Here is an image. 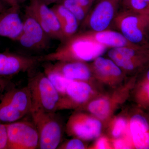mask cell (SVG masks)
Listing matches in <instances>:
<instances>
[{"label": "cell", "mask_w": 149, "mask_h": 149, "mask_svg": "<svg viewBox=\"0 0 149 149\" xmlns=\"http://www.w3.org/2000/svg\"><path fill=\"white\" fill-rule=\"evenodd\" d=\"M94 141L93 144L88 147V149H112L111 141L104 133H103Z\"/></svg>", "instance_id": "27"}, {"label": "cell", "mask_w": 149, "mask_h": 149, "mask_svg": "<svg viewBox=\"0 0 149 149\" xmlns=\"http://www.w3.org/2000/svg\"><path fill=\"white\" fill-rule=\"evenodd\" d=\"M107 56L128 77H134L145 61L134 46L111 48L108 52Z\"/></svg>", "instance_id": "15"}, {"label": "cell", "mask_w": 149, "mask_h": 149, "mask_svg": "<svg viewBox=\"0 0 149 149\" xmlns=\"http://www.w3.org/2000/svg\"><path fill=\"white\" fill-rule=\"evenodd\" d=\"M32 101L27 86L8 89L0 99V123L18 121L31 113Z\"/></svg>", "instance_id": "3"}, {"label": "cell", "mask_w": 149, "mask_h": 149, "mask_svg": "<svg viewBox=\"0 0 149 149\" xmlns=\"http://www.w3.org/2000/svg\"><path fill=\"white\" fill-rule=\"evenodd\" d=\"M57 3L62 4L69 9L77 19L80 24L84 21L90 11L74 3L70 0H60Z\"/></svg>", "instance_id": "23"}, {"label": "cell", "mask_w": 149, "mask_h": 149, "mask_svg": "<svg viewBox=\"0 0 149 149\" xmlns=\"http://www.w3.org/2000/svg\"><path fill=\"white\" fill-rule=\"evenodd\" d=\"M148 20L146 17L139 16L133 11L125 9L118 12L113 24L129 42L135 45L143 40L144 28Z\"/></svg>", "instance_id": "10"}, {"label": "cell", "mask_w": 149, "mask_h": 149, "mask_svg": "<svg viewBox=\"0 0 149 149\" xmlns=\"http://www.w3.org/2000/svg\"><path fill=\"white\" fill-rule=\"evenodd\" d=\"M40 62V56L0 53V78L9 80L10 77L21 72H31Z\"/></svg>", "instance_id": "12"}, {"label": "cell", "mask_w": 149, "mask_h": 149, "mask_svg": "<svg viewBox=\"0 0 149 149\" xmlns=\"http://www.w3.org/2000/svg\"><path fill=\"white\" fill-rule=\"evenodd\" d=\"M111 141L112 149H134L130 134Z\"/></svg>", "instance_id": "26"}, {"label": "cell", "mask_w": 149, "mask_h": 149, "mask_svg": "<svg viewBox=\"0 0 149 149\" xmlns=\"http://www.w3.org/2000/svg\"><path fill=\"white\" fill-rule=\"evenodd\" d=\"M27 86L32 101L31 112L58 111L60 95L44 72L33 73L28 79Z\"/></svg>", "instance_id": "2"}, {"label": "cell", "mask_w": 149, "mask_h": 149, "mask_svg": "<svg viewBox=\"0 0 149 149\" xmlns=\"http://www.w3.org/2000/svg\"><path fill=\"white\" fill-rule=\"evenodd\" d=\"M25 13L35 17L51 39L64 40L57 17L52 8L40 0H30Z\"/></svg>", "instance_id": "11"}, {"label": "cell", "mask_w": 149, "mask_h": 149, "mask_svg": "<svg viewBox=\"0 0 149 149\" xmlns=\"http://www.w3.org/2000/svg\"><path fill=\"white\" fill-rule=\"evenodd\" d=\"M50 39L37 19L25 13L22 32L17 42L26 49L41 50L47 47Z\"/></svg>", "instance_id": "14"}, {"label": "cell", "mask_w": 149, "mask_h": 149, "mask_svg": "<svg viewBox=\"0 0 149 149\" xmlns=\"http://www.w3.org/2000/svg\"><path fill=\"white\" fill-rule=\"evenodd\" d=\"M26 0H23V1H24V2L25 1H26Z\"/></svg>", "instance_id": "35"}, {"label": "cell", "mask_w": 149, "mask_h": 149, "mask_svg": "<svg viewBox=\"0 0 149 149\" xmlns=\"http://www.w3.org/2000/svg\"><path fill=\"white\" fill-rule=\"evenodd\" d=\"M6 125L8 138V149L39 148V133L33 122L18 120Z\"/></svg>", "instance_id": "9"}, {"label": "cell", "mask_w": 149, "mask_h": 149, "mask_svg": "<svg viewBox=\"0 0 149 149\" xmlns=\"http://www.w3.org/2000/svg\"><path fill=\"white\" fill-rule=\"evenodd\" d=\"M8 138L6 125L0 123V149H8Z\"/></svg>", "instance_id": "28"}, {"label": "cell", "mask_w": 149, "mask_h": 149, "mask_svg": "<svg viewBox=\"0 0 149 149\" xmlns=\"http://www.w3.org/2000/svg\"><path fill=\"white\" fill-rule=\"evenodd\" d=\"M48 62L54 70L70 80L96 83L91 64L88 62L56 61L54 63Z\"/></svg>", "instance_id": "16"}, {"label": "cell", "mask_w": 149, "mask_h": 149, "mask_svg": "<svg viewBox=\"0 0 149 149\" xmlns=\"http://www.w3.org/2000/svg\"><path fill=\"white\" fill-rule=\"evenodd\" d=\"M136 106L149 112V81L146 78L137 82L131 91L130 97Z\"/></svg>", "instance_id": "21"}, {"label": "cell", "mask_w": 149, "mask_h": 149, "mask_svg": "<svg viewBox=\"0 0 149 149\" xmlns=\"http://www.w3.org/2000/svg\"><path fill=\"white\" fill-rule=\"evenodd\" d=\"M136 81L135 77H129L119 87L104 91L78 110L88 112L98 118L104 129L116 111L130 97Z\"/></svg>", "instance_id": "1"}, {"label": "cell", "mask_w": 149, "mask_h": 149, "mask_svg": "<svg viewBox=\"0 0 149 149\" xmlns=\"http://www.w3.org/2000/svg\"><path fill=\"white\" fill-rule=\"evenodd\" d=\"M126 110L134 148L149 149V123L147 113L136 106Z\"/></svg>", "instance_id": "13"}, {"label": "cell", "mask_w": 149, "mask_h": 149, "mask_svg": "<svg viewBox=\"0 0 149 149\" xmlns=\"http://www.w3.org/2000/svg\"><path fill=\"white\" fill-rule=\"evenodd\" d=\"M146 78L147 79H148L149 81V70L148 71V72H147Z\"/></svg>", "instance_id": "33"}, {"label": "cell", "mask_w": 149, "mask_h": 149, "mask_svg": "<svg viewBox=\"0 0 149 149\" xmlns=\"http://www.w3.org/2000/svg\"><path fill=\"white\" fill-rule=\"evenodd\" d=\"M9 80L0 78V99L3 96V91H5L8 85Z\"/></svg>", "instance_id": "29"}, {"label": "cell", "mask_w": 149, "mask_h": 149, "mask_svg": "<svg viewBox=\"0 0 149 149\" xmlns=\"http://www.w3.org/2000/svg\"><path fill=\"white\" fill-rule=\"evenodd\" d=\"M104 133L111 140L119 139L130 134L126 110L112 118L105 127Z\"/></svg>", "instance_id": "20"}, {"label": "cell", "mask_w": 149, "mask_h": 149, "mask_svg": "<svg viewBox=\"0 0 149 149\" xmlns=\"http://www.w3.org/2000/svg\"><path fill=\"white\" fill-rule=\"evenodd\" d=\"M122 0H97L82 24L84 31L100 32L109 29L118 13Z\"/></svg>", "instance_id": "7"}, {"label": "cell", "mask_w": 149, "mask_h": 149, "mask_svg": "<svg viewBox=\"0 0 149 149\" xmlns=\"http://www.w3.org/2000/svg\"><path fill=\"white\" fill-rule=\"evenodd\" d=\"M85 38L90 42L104 47L116 48L135 46L126 40L120 32L107 29L100 32L82 31Z\"/></svg>", "instance_id": "18"}, {"label": "cell", "mask_w": 149, "mask_h": 149, "mask_svg": "<svg viewBox=\"0 0 149 149\" xmlns=\"http://www.w3.org/2000/svg\"><path fill=\"white\" fill-rule=\"evenodd\" d=\"M90 64L96 83L104 90L105 88L109 90L119 87L129 78L109 58L100 56Z\"/></svg>", "instance_id": "8"}, {"label": "cell", "mask_w": 149, "mask_h": 149, "mask_svg": "<svg viewBox=\"0 0 149 149\" xmlns=\"http://www.w3.org/2000/svg\"><path fill=\"white\" fill-rule=\"evenodd\" d=\"M52 8L59 22L64 40L72 37L77 33L80 24L69 9L59 3L55 5Z\"/></svg>", "instance_id": "19"}, {"label": "cell", "mask_w": 149, "mask_h": 149, "mask_svg": "<svg viewBox=\"0 0 149 149\" xmlns=\"http://www.w3.org/2000/svg\"><path fill=\"white\" fill-rule=\"evenodd\" d=\"M67 134L87 142L95 141L104 133L103 123L84 111L76 110L70 116L65 127Z\"/></svg>", "instance_id": "5"}, {"label": "cell", "mask_w": 149, "mask_h": 149, "mask_svg": "<svg viewBox=\"0 0 149 149\" xmlns=\"http://www.w3.org/2000/svg\"><path fill=\"white\" fill-rule=\"evenodd\" d=\"M5 9L4 8L1 2L0 1V13L3 10H4Z\"/></svg>", "instance_id": "32"}, {"label": "cell", "mask_w": 149, "mask_h": 149, "mask_svg": "<svg viewBox=\"0 0 149 149\" xmlns=\"http://www.w3.org/2000/svg\"><path fill=\"white\" fill-rule=\"evenodd\" d=\"M147 117H148V120L149 123V112H148V113H147Z\"/></svg>", "instance_id": "34"}, {"label": "cell", "mask_w": 149, "mask_h": 149, "mask_svg": "<svg viewBox=\"0 0 149 149\" xmlns=\"http://www.w3.org/2000/svg\"><path fill=\"white\" fill-rule=\"evenodd\" d=\"M40 1L48 6L52 3H57L60 0H40Z\"/></svg>", "instance_id": "31"}, {"label": "cell", "mask_w": 149, "mask_h": 149, "mask_svg": "<svg viewBox=\"0 0 149 149\" xmlns=\"http://www.w3.org/2000/svg\"><path fill=\"white\" fill-rule=\"evenodd\" d=\"M23 26V20L19 15V6H10L0 13V37L17 41Z\"/></svg>", "instance_id": "17"}, {"label": "cell", "mask_w": 149, "mask_h": 149, "mask_svg": "<svg viewBox=\"0 0 149 149\" xmlns=\"http://www.w3.org/2000/svg\"><path fill=\"white\" fill-rule=\"evenodd\" d=\"M10 6H19L22 3L24 2L23 0H2Z\"/></svg>", "instance_id": "30"}, {"label": "cell", "mask_w": 149, "mask_h": 149, "mask_svg": "<svg viewBox=\"0 0 149 149\" xmlns=\"http://www.w3.org/2000/svg\"><path fill=\"white\" fill-rule=\"evenodd\" d=\"M43 67L44 73L58 92L61 97L64 96L68 85L72 80L68 79L56 72L51 67L48 62L46 63Z\"/></svg>", "instance_id": "22"}, {"label": "cell", "mask_w": 149, "mask_h": 149, "mask_svg": "<svg viewBox=\"0 0 149 149\" xmlns=\"http://www.w3.org/2000/svg\"><path fill=\"white\" fill-rule=\"evenodd\" d=\"M88 142L77 138H72L68 141L61 143L57 149H88Z\"/></svg>", "instance_id": "24"}, {"label": "cell", "mask_w": 149, "mask_h": 149, "mask_svg": "<svg viewBox=\"0 0 149 149\" xmlns=\"http://www.w3.org/2000/svg\"><path fill=\"white\" fill-rule=\"evenodd\" d=\"M30 113L39 133L38 148L57 149L62 141L63 128L56 112L37 111Z\"/></svg>", "instance_id": "4"}, {"label": "cell", "mask_w": 149, "mask_h": 149, "mask_svg": "<svg viewBox=\"0 0 149 149\" xmlns=\"http://www.w3.org/2000/svg\"><path fill=\"white\" fill-rule=\"evenodd\" d=\"M125 9L132 11H143L148 8L149 0H122Z\"/></svg>", "instance_id": "25"}, {"label": "cell", "mask_w": 149, "mask_h": 149, "mask_svg": "<svg viewBox=\"0 0 149 149\" xmlns=\"http://www.w3.org/2000/svg\"></svg>", "instance_id": "36"}, {"label": "cell", "mask_w": 149, "mask_h": 149, "mask_svg": "<svg viewBox=\"0 0 149 149\" xmlns=\"http://www.w3.org/2000/svg\"><path fill=\"white\" fill-rule=\"evenodd\" d=\"M104 91L97 83L72 80L65 95L61 97L57 110H78Z\"/></svg>", "instance_id": "6"}]
</instances>
